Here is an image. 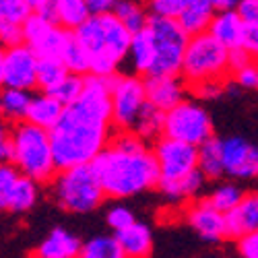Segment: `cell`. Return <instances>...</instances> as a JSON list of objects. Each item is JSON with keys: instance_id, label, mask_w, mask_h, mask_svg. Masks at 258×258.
I'll return each mask as SVG.
<instances>
[{"instance_id": "6da1fadb", "label": "cell", "mask_w": 258, "mask_h": 258, "mask_svg": "<svg viewBox=\"0 0 258 258\" xmlns=\"http://www.w3.org/2000/svg\"><path fill=\"white\" fill-rule=\"evenodd\" d=\"M110 77H83V91L62 110L50 135L56 169L89 165L110 143Z\"/></svg>"}, {"instance_id": "7a4b0ae2", "label": "cell", "mask_w": 258, "mask_h": 258, "mask_svg": "<svg viewBox=\"0 0 258 258\" xmlns=\"http://www.w3.org/2000/svg\"><path fill=\"white\" fill-rule=\"evenodd\" d=\"M105 197L128 199L157 186L159 171L153 151L131 131H124L105 145L89 163Z\"/></svg>"}, {"instance_id": "3957f363", "label": "cell", "mask_w": 258, "mask_h": 258, "mask_svg": "<svg viewBox=\"0 0 258 258\" xmlns=\"http://www.w3.org/2000/svg\"><path fill=\"white\" fill-rule=\"evenodd\" d=\"M89 56V75L114 77L118 67L126 60L131 33L112 15H91L85 23L73 31Z\"/></svg>"}, {"instance_id": "277c9868", "label": "cell", "mask_w": 258, "mask_h": 258, "mask_svg": "<svg viewBox=\"0 0 258 258\" xmlns=\"http://www.w3.org/2000/svg\"><path fill=\"white\" fill-rule=\"evenodd\" d=\"M11 163L21 176L33 182H48L56 174L50 135L44 128L19 122L11 131Z\"/></svg>"}, {"instance_id": "5b68a950", "label": "cell", "mask_w": 258, "mask_h": 258, "mask_svg": "<svg viewBox=\"0 0 258 258\" xmlns=\"http://www.w3.org/2000/svg\"><path fill=\"white\" fill-rule=\"evenodd\" d=\"M147 31L153 41V64L147 77H180L182 58L188 44L186 31L176 19L149 17Z\"/></svg>"}, {"instance_id": "8992f818", "label": "cell", "mask_w": 258, "mask_h": 258, "mask_svg": "<svg viewBox=\"0 0 258 258\" xmlns=\"http://www.w3.org/2000/svg\"><path fill=\"white\" fill-rule=\"evenodd\" d=\"M180 75L188 85L205 81H225L229 75L227 50L217 44L209 33L188 37Z\"/></svg>"}, {"instance_id": "52a82bcc", "label": "cell", "mask_w": 258, "mask_h": 258, "mask_svg": "<svg viewBox=\"0 0 258 258\" xmlns=\"http://www.w3.org/2000/svg\"><path fill=\"white\" fill-rule=\"evenodd\" d=\"M103 190L91 165H75L60 169L54 182L56 203L71 213L95 211L103 201Z\"/></svg>"}, {"instance_id": "ba28073f", "label": "cell", "mask_w": 258, "mask_h": 258, "mask_svg": "<svg viewBox=\"0 0 258 258\" xmlns=\"http://www.w3.org/2000/svg\"><path fill=\"white\" fill-rule=\"evenodd\" d=\"M163 137L199 147L213 137L209 112L197 101H180L163 116Z\"/></svg>"}, {"instance_id": "9c48e42d", "label": "cell", "mask_w": 258, "mask_h": 258, "mask_svg": "<svg viewBox=\"0 0 258 258\" xmlns=\"http://www.w3.org/2000/svg\"><path fill=\"white\" fill-rule=\"evenodd\" d=\"M147 103L145 85L139 77L114 75L110 77V107H112V126L120 131H131L141 107Z\"/></svg>"}, {"instance_id": "30bf717a", "label": "cell", "mask_w": 258, "mask_h": 258, "mask_svg": "<svg viewBox=\"0 0 258 258\" xmlns=\"http://www.w3.org/2000/svg\"><path fill=\"white\" fill-rule=\"evenodd\" d=\"M23 29V44L37 56V60L41 58H58L67 46L69 33L67 29H62L58 25H54L50 19H46L44 15L31 13L25 23L21 25Z\"/></svg>"}, {"instance_id": "8fae6325", "label": "cell", "mask_w": 258, "mask_h": 258, "mask_svg": "<svg viewBox=\"0 0 258 258\" xmlns=\"http://www.w3.org/2000/svg\"><path fill=\"white\" fill-rule=\"evenodd\" d=\"M159 180H178L197 169V147L161 137L153 151ZM157 180V182H159Z\"/></svg>"}, {"instance_id": "7c38bea8", "label": "cell", "mask_w": 258, "mask_h": 258, "mask_svg": "<svg viewBox=\"0 0 258 258\" xmlns=\"http://www.w3.org/2000/svg\"><path fill=\"white\" fill-rule=\"evenodd\" d=\"M37 56L25 46H15L5 50V69H3V87L27 91L35 87Z\"/></svg>"}, {"instance_id": "4fadbf2b", "label": "cell", "mask_w": 258, "mask_h": 258, "mask_svg": "<svg viewBox=\"0 0 258 258\" xmlns=\"http://www.w3.org/2000/svg\"><path fill=\"white\" fill-rule=\"evenodd\" d=\"M223 174L235 180H250L258 171V151L252 143L242 137H231L221 141Z\"/></svg>"}, {"instance_id": "5bb4252c", "label": "cell", "mask_w": 258, "mask_h": 258, "mask_svg": "<svg viewBox=\"0 0 258 258\" xmlns=\"http://www.w3.org/2000/svg\"><path fill=\"white\" fill-rule=\"evenodd\" d=\"M143 85L147 103H151L163 114L184 101L186 95V85L178 77H147Z\"/></svg>"}, {"instance_id": "9a60e30c", "label": "cell", "mask_w": 258, "mask_h": 258, "mask_svg": "<svg viewBox=\"0 0 258 258\" xmlns=\"http://www.w3.org/2000/svg\"><path fill=\"white\" fill-rule=\"evenodd\" d=\"M186 219L192 225V229L207 242H221L225 238L223 213L213 209L209 201H199L192 205L186 213Z\"/></svg>"}, {"instance_id": "2e32d148", "label": "cell", "mask_w": 258, "mask_h": 258, "mask_svg": "<svg viewBox=\"0 0 258 258\" xmlns=\"http://www.w3.org/2000/svg\"><path fill=\"white\" fill-rule=\"evenodd\" d=\"M225 221V238H242V235L254 233L258 227V197L244 195L238 207L223 215Z\"/></svg>"}, {"instance_id": "e0dca14e", "label": "cell", "mask_w": 258, "mask_h": 258, "mask_svg": "<svg viewBox=\"0 0 258 258\" xmlns=\"http://www.w3.org/2000/svg\"><path fill=\"white\" fill-rule=\"evenodd\" d=\"M41 15L50 19L54 25L67 31H75L91 17V11L85 0H50L46 13Z\"/></svg>"}, {"instance_id": "ac0fdd59", "label": "cell", "mask_w": 258, "mask_h": 258, "mask_svg": "<svg viewBox=\"0 0 258 258\" xmlns=\"http://www.w3.org/2000/svg\"><path fill=\"white\" fill-rule=\"evenodd\" d=\"M114 238L126 258H151L153 233L147 225L135 221L131 227L118 231Z\"/></svg>"}, {"instance_id": "d6986e66", "label": "cell", "mask_w": 258, "mask_h": 258, "mask_svg": "<svg viewBox=\"0 0 258 258\" xmlns=\"http://www.w3.org/2000/svg\"><path fill=\"white\" fill-rule=\"evenodd\" d=\"M79 252H81V240L77 235L62 227H56L39 244L35 258H79Z\"/></svg>"}, {"instance_id": "ffe728a7", "label": "cell", "mask_w": 258, "mask_h": 258, "mask_svg": "<svg viewBox=\"0 0 258 258\" xmlns=\"http://www.w3.org/2000/svg\"><path fill=\"white\" fill-rule=\"evenodd\" d=\"M242 21L240 17L235 15L233 11H227V13H215L211 25L207 29V33L221 44L227 52L229 50H235L240 48V35H242Z\"/></svg>"}, {"instance_id": "44dd1931", "label": "cell", "mask_w": 258, "mask_h": 258, "mask_svg": "<svg viewBox=\"0 0 258 258\" xmlns=\"http://www.w3.org/2000/svg\"><path fill=\"white\" fill-rule=\"evenodd\" d=\"M62 110L64 107L54 97H50L48 93H39L29 99L27 112H25V122L33 124L37 128H44V131H52L54 124L62 116Z\"/></svg>"}, {"instance_id": "7402d4cb", "label": "cell", "mask_w": 258, "mask_h": 258, "mask_svg": "<svg viewBox=\"0 0 258 258\" xmlns=\"http://www.w3.org/2000/svg\"><path fill=\"white\" fill-rule=\"evenodd\" d=\"M213 17H215V11L209 0H188V5L184 7V11L180 13L176 21L186 31V35L192 37L199 33H207Z\"/></svg>"}, {"instance_id": "603a6c76", "label": "cell", "mask_w": 258, "mask_h": 258, "mask_svg": "<svg viewBox=\"0 0 258 258\" xmlns=\"http://www.w3.org/2000/svg\"><path fill=\"white\" fill-rule=\"evenodd\" d=\"M197 169L205 180H217L223 176V159H221V141L209 139L197 147Z\"/></svg>"}, {"instance_id": "cb8c5ba5", "label": "cell", "mask_w": 258, "mask_h": 258, "mask_svg": "<svg viewBox=\"0 0 258 258\" xmlns=\"http://www.w3.org/2000/svg\"><path fill=\"white\" fill-rule=\"evenodd\" d=\"M203 184H205V178H203V174L199 169L190 171L188 176L178 178V180H159L157 182L159 190L171 201H186L190 197L199 195Z\"/></svg>"}, {"instance_id": "d4e9b609", "label": "cell", "mask_w": 258, "mask_h": 258, "mask_svg": "<svg viewBox=\"0 0 258 258\" xmlns=\"http://www.w3.org/2000/svg\"><path fill=\"white\" fill-rule=\"evenodd\" d=\"M126 58L131 60L135 73L149 75V69H151V64H153V41H151V35H149L147 27L133 33Z\"/></svg>"}, {"instance_id": "484cf974", "label": "cell", "mask_w": 258, "mask_h": 258, "mask_svg": "<svg viewBox=\"0 0 258 258\" xmlns=\"http://www.w3.org/2000/svg\"><path fill=\"white\" fill-rule=\"evenodd\" d=\"M163 116L165 114L159 112L157 107H153L151 103H145L131 128V133L137 135L145 143L163 137Z\"/></svg>"}, {"instance_id": "4316f807", "label": "cell", "mask_w": 258, "mask_h": 258, "mask_svg": "<svg viewBox=\"0 0 258 258\" xmlns=\"http://www.w3.org/2000/svg\"><path fill=\"white\" fill-rule=\"evenodd\" d=\"M37 197H39L37 182L29 180L25 176H19V180L15 182L11 195L7 199L5 209L7 211H13V213H25V211H29V209L35 207Z\"/></svg>"}, {"instance_id": "83f0119b", "label": "cell", "mask_w": 258, "mask_h": 258, "mask_svg": "<svg viewBox=\"0 0 258 258\" xmlns=\"http://www.w3.org/2000/svg\"><path fill=\"white\" fill-rule=\"evenodd\" d=\"M29 99H31V95L27 91L9 89V87L0 89V120L23 122Z\"/></svg>"}, {"instance_id": "f1b7e54d", "label": "cell", "mask_w": 258, "mask_h": 258, "mask_svg": "<svg viewBox=\"0 0 258 258\" xmlns=\"http://www.w3.org/2000/svg\"><path fill=\"white\" fill-rule=\"evenodd\" d=\"M110 13L120 21V23L124 25V29L131 35L145 29L147 19H149L145 9L137 3V0H116Z\"/></svg>"}, {"instance_id": "f546056e", "label": "cell", "mask_w": 258, "mask_h": 258, "mask_svg": "<svg viewBox=\"0 0 258 258\" xmlns=\"http://www.w3.org/2000/svg\"><path fill=\"white\" fill-rule=\"evenodd\" d=\"M60 62L64 64V69H67L71 75H79V77L89 75V56L85 52V48L81 46V41L75 37L73 31L69 33L67 46H64V50L60 54Z\"/></svg>"}, {"instance_id": "4dcf8cb0", "label": "cell", "mask_w": 258, "mask_h": 258, "mask_svg": "<svg viewBox=\"0 0 258 258\" xmlns=\"http://www.w3.org/2000/svg\"><path fill=\"white\" fill-rule=\"evenodd\" d=\"M79 258H126L114 235H95L81 244Z\"/></svg>"}, {"instance_id": "1f68e13d", "label": "cell", "mask_w": 258, "mask_h": 258, "mask_svg": "<svg viewBox=\"0 0 258 258\" xmlns=\"http://www.w3.org/2000/svg\"><path fill=\"white\" fill-rule=\"evenodd\" d=\"M69 75V71L64 69V64L58 60V58H41L37 60V73H35V87L50 91L52 87Z\"/></svg>"}, {"instance_id": "d6a6232c", "label": "cell", "mask_w": 258, "mask_h": 258, "mask_svg": "<svg viewBox=\"0 0 258 258\" xmlns=\"http://www.w3.org/2000/svg\"><path fill=\"white\" fill-rule=\"evenodd\" d=\"M244 199V190L238 184H221L219 188H215L211 192V197L207 199L213 209H217L219 213H229L233 207H238L240 201Z\"/></svg>"}, {"instance_id": "836d02e7", "label": "cell", "mask_w": 258, "mask_h": 258, "mask_svg": "<svg viewBox=\"0 0 258 258\" xmlns=\"http://www.w3.org/2000/svg\"><path fill=\"white\" fill-rule=\"evenodd\" d=\"M81 91H83V77H79V75H67L64 77L56 87H52L50 91H46L50 97H54L62 107H67V105H71L73 101H77V97L81 95Z\"/></svg>"}, {"instance_id": "e575fe53", "label": "cell", "mask_w": 258, "mask_h": 258, "mask_svg": "<svg viewBox=\"0 0 258 258\" xmlns=\"http://www.w3.org/2000/svg\"><path fill=\"white\" fill-rule=\"evenodd\" d=\"M29 15V9L21 0H0V23L23 25Z\"/></svg>"}, {"instance_id": "d590c367", "label": "cell", "mask_w": 258, "mask_h": 258, "mask_svg": "<svg viewBox=\"0 0 258 258\" xmlns=\"http://www.w3.org/2000/svg\"><path fill=\"white\" fill-rule=\"evenodd\" d=\"M107 225H110L114 229V233L126 229V227H131L137 219H135V213L131 209H126V207H112L110 211H107V217H105Z\"/></svg>"}, {"instance_id": "8d00e7d4", "label": "cell", "mask_w": 258, "mask_h": 258, "mask_svg": "<svg viewBox=\"0 0 258 258\" xmlns=\"http://www.w3.org/2000/svg\"><path fill=\"white\" fill-rule=\"evenodd\" d=\"M188 0H151V13L153 17L163 19H178Z\"/></svg>"}, {"instance_id": "74e56055", "label": "cell", "mask_w": 258, "mask_h": 258, "mask_svg": "<svg viewBox=\"0 0 258 258\" xmlns=\"http://www.w3.org/2000/svg\"><path fill=\"white\" fill-rule=\"evenodd\" d=\"M19 176L21 174L15 169L13 163H0V209H5L7 199L11 195L15 182L19 180Z\"/></svg>"}, {"instance_id": "f35d334b", "label": "cell", "mask_w": 258, "mask_h": 258, "mask_svg": "<svg viewBox=\"0 0 258 258\" xmlns=\"http://www.w3.org/2000/svg\"><path fill=\"white\" fill-rule=\"evenodd\" d=\"M190 89L201 99H215L225 91V81H205V83L190 85Z\"/></svg>"}, {"instance_id": "ab89813d", "label": "cell", "mask_w": 258, "mask_h": 258, "mask_svg": "<svg viewBox=\"0 0 258 258\" xmlns=\"http://www.w3.org/2000/svg\"><path fill=\"white\" fill-rule=\"evenodd\" d=\"M240 48L248 52L252 58L258 52V23H244L240 35Z\"/></svg>"}, {"instance_id": "60d3db41", "label": "cell", "mask_w": 258, "mask_h": 258, "mask_svg": "<svg viewBox=\"0 0 258 258\" xmlns=\"http://www.w3.org/2000/svg\"><path fill=\"white\" fill-rule=\"evenodd\" d=\"M23 44V29L21 25H9V23H0V46L15 48Z\"/></svg>"}, {"instance_id": "b9f144b4", "label": "cell", "mask_w": 258, "mask_h": 258, "mask_svg": "<svg viewBox=\"0 0 258 258\" xmlns=\"http://www.w3.org/2000/svg\"><path fill=\"white\" fill-rule=\"evenodd\" d=\"M233 13L242 23H258V0H238Z\"/></svg>"}, {"instance_id": "7bdbcfd3", "label": "cell", "mask_w": 258, "mask_h": 258, "mask_svg": "<svg viewBox=\"0 0 258 258\" xmlns=\"http://www.w3.org/2000/svg\"><path fill=\"white\" fill-rule=\"evenodd\" d=\"M233 77H235V83L244 89H256V85H258V69L254 62L246 64L238 73H233Z\"/></svg>"}, {"instance_id": "ee69618b", "label": "cell", "mask_w": 258, "mask_h": 258, "mask_svg": "<svg viewBox=\"0 0 258 258\" xmlns=\"http://www.w3.org/2000/svg\"><path fill=\"white\" fill-rule=\"evenodd\" d=\"M240 258H258V233H248L238 240Z\"/></svg>"}, {"instance_id": "f6af8a7d", "label": "cell", "mask_w": 258, "mask_h": 258, "mask_svg": "<svg viewBox=\"0 0 258 258\" xmlns=\"http://www.w3.org/2000/svg\"><path fill=\"white\" fill-rule=\"evenodd\" d=\"M250 62H254V58L248 52H244L242 48H235V50L227 52V69H229V73H238L240 69H244L246 64H250Z\"/></svg>"}, {"instance_id": "bcb514c9", "label": "cell", "mask_w": 258, "mask_h": 258, "mask_svg": "<svg viewBox=\"0 0 258 258\" xmlns=\"http://www.w3.org/2000/svg\"><path fill=\"white\" fill-rule=\"evenodd\" d=\"M13 149H11V133L5 124V120H0V163H11Z\"/></svg>"}, {"instance_id": "7dc6e473", "label": "cell", "mask_w": 258, "mask_h": 258, "mask_svg": "<svg viewBox=\"0 0 258 258\" xmlns=\"http://www.w3.org/2000/svg\"><path fill=\"white\" fill-rule=\"evenodd\" d=\"M85 3H87L91 15H101V13H110L116 0H85Z\"/></svg>"}, {"instance_id": "c3c4849f", "label": "cell", "mask_w": 258, "mask_h": 258, "mask_svg": "<svg viewBox=\"0 0 258 258\" xmlns=\"http://www.w3.org/2000/svg\"><path fill=\"white\" fill-rule=\"evenodd\" d=\"M211 7L215 13H227V11H233L238 0H209Z\"/></svg>"}, {"instance_id": "681fc988", "label": "cell", "mask_w": 258, "mask_h": 258, "mask_svg": "<svg viewBox=\"0 0 258 258\" xmlns=\"http://www.w3.org/2000/svg\"><path fill=\"white\" fill-rule=\"evenodd\" d=\"M27 9H29V13H37V15H41V13H46V9H48V5H50V0H21Z\"/></svg>"}, {"instance_id": "f907efd6", "label": "cell", "mask_w": 258, "mask_h": 258, "mask_svg": "<svg viewBox=\"0 0 258 258\" xmlns=\"http://www.w3.org/2000/svg\"><path fill=\"white\" fill-rule=\"evenodd\" d=\"M3 69H5V50L0 48V85H3Z\"/></svg>"}]
</instances>
